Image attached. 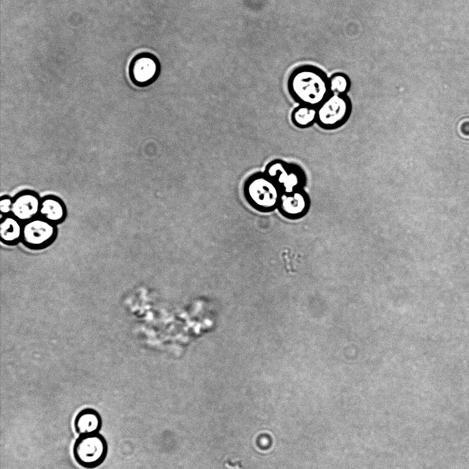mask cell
Instances as JSON below:
<instances>
[{
    "mask_svg": "<svg viewBox=\"0 0 469 469\" xmlns=\"http://www.w3.org/2000/svg\"><path fill=\"white\" fill-rule=\"evenodd\" d=\"M287 86L294 99L312 107L320 105L331 94L326 74L310 65L295 68L288 76Z\"/></svg>",
    "mask_w": 469,
    "mask_h": 469,
    "instance_id": "6da1fadb",
    "label": "cell"
},
{
    "mask_svg": "<svg viewBox=\"0 0 469 469\" xmlns=\"http://www.w3.org/2000/svg\"><path fill=\"white\" fill-rule=\"evenodd\" d=\"M280 190L277 184L264 173L251 175L244 186L247 201L262 212H270L278 207L282 195Z\"/></svg>",
    "mask_w": 469,
    "mask_h": 469,
    "instance_id": "7a4b0ae2",
    "label": "cell"
},
{
    "mask_svg": "<svg viewBox=\"0 0 469 469\" xmlns=\"http://www.w3.org/2000/svg\"><path fill=\"white\" fill-rule=\"evenodd\" d=\"M76 463L85 469L100 467L108 455V443L100 433L80 435L73 446Z\"/></svg>",
    "mask_w": 469,
    "mask_h": 469,
    "instance_id": "3957f363",
    "label": "cell"
},
{
    "mask_svg": "<svg viewBox=\"0 0 469 469\" xmlns=\"http://www.w3.org/2000/svg\"><path fill=\"white\" fill-rule=\"evenodd\" d=\"M161 73V63L152 53L142 52L136 55L130 62L129 75L133 83L139 87H146L153 83Z\"/></svg>",
    "mask_w": 469,
    "mask_h": 469,
    "instance_id": "277c9868",
    "label": "cell"
},
{
    "mask_svg": "<svg viewBox=\"0 0 469 469\" xmlns=\"http://www.w3.org/2000/svg\"><path fill=\"white\" fill-rule=\"evenodd\" d=\"M350 110L349 100L345 95L331 94L317 110V119L324 127H334L341 123Z\"/></svg>",
    "mask_w": 469,
    "mask_h": 469,
    "instance_id": "5b68a950",
    "label": "cell"
},
{
    "mask_svg": "<svg viewBox=\"0 0 469 469\" xmlns=\"http://www.w3.org/2000/svg\"><path fill=\"white\" fill-rule=\"evenodd\" d=\"M55 224L38 216L23 223L22 237L28 244L41 246L49 242L54 236Z\"/></svg>",
    "mask_w": 469,
    "mask_h": 469,
    "instance_id": "8992f818",
    "label": "cell"
},
{
    "mask_svg": "<svg viewBox=\"0 0 469 469\" xmlns=\"http://www.w3.org/2000/svg\"><path fill=\"white\" fill-rule=\"evenodd\" d=\"M41 198L34 191L25 190L13 197L11 215L22 223L39 216Z\"/></svg>",
    "mask_w": 469,
    "mask_h": 469,
    "instance_id": "52a82bcc",
    "label": "cell"
},
{
    "mask_svg": "<svg viewBox=\"0 0 469 469\" xmlns=\"http://www.w3.org/2000/svg\"><path fill=\"white\" fill-rule=\"evenodd\" d=\"M264 173L273 179L284 193L295 192L299 182L297 173L281 161L276 160L269 163Z\"/></svg>",
    "mask_w": 469,
    "mask_h": 469,
    "instance_id": "ba28073f",
    "label": "cell"
},
{
    "mask_svg": "<svg viewBox=\"0 0 469 469\" xmlns=\"http://www.w3.org/2000/svg\"><path fill=\"white\" fill-rule=\"evenodd\" d=\"M73 426L79 435L99 433L102 426V419L97 410L84 408L76 415Z\"/></svg>",
    "mask_w": 469,
    "mask_h": 469,
    "instance_id": "9c48e42d",
    "label": "cell"
},
{
    "mask_svg": "<svg viewBox=\"0 0 469 469\" xmlns=\"http://www.w3.org/2000/svg\"><path fill=\"white\" fill-rule=\"evenodd\" d=\"M66 215V206L60 198L52 195L41 198L40 217L56 224L63 221Z\"/></svg>",
    "mask_w": 469,
    "mask_h": 469,
    "instance_id": "30bf717a",
    "label": "cell"
},
{
    "mask_svg": "<svg viewBox=\"0 0 469 469\" xmlns=\"http://www.w3.org/2000/svg\"><path fill=\"white\" fill-rule=\"evenodd\" d=\"M306 205L304 195L300 192L295 191L292 193H283L278 207L285 216L297 217L304 212Z\"/></svg>",
    "mask_w": 469,
    "mask_h": 469,
    "instance_id": "8fae6325",
    "label": "cell"
},
{
    "mask_svg": "<svg viewBox=\"0 0 469 469\" xmlns=\"http://www.w3.org/2000/svg\"><path fill=\"white\" fill-rule=\"evenodd\" d=\"M23 223L12 215L1 217L0 236L6 243L16 241L22 237Z\"/></svg>",
    "mask_w": 469,
    "mask_h": 469,
    "instance_id": "7c38bea8",
    "label": "cell"
},
{
    "mask_svg": "<svg viewBox=\"0 0 469 469\" xmlns=\"http://www.w3.org/2000/svg\"><path fill=\"white\" fill-rule=\"evenodd\" d=\"M316 118L317 110L314 107L305 105L296 108L292 116L293 122L300 127L310 125Z\"/></svg>",
    "mask_w": 469,
    "mask_h": 469,
    "instance_id": "4fadbf2b",
    "label": "cell"
},
{
    "mask_svg": "<svg viewBox=\"0 0 469 469\" xmlns=\"http://www.w3.org/2000/svg\"><path fill=\"white\" fill-rule=\"evenodd\" d=\"M329 84L331 94L345 95L350 87V80L347 74L336 72L329 78Z\"/></svg>",
    "mask_w": 469,
    "mask_h": 469,
    "instance_id": "5bb4252c",
    "label": "cell"
},
{
    "mask_svg": "<svg viewBox=\"0 0 469 469\" xmlns=\"http://www.w3.org/2000/svg\"><path fill=\"white\" fill-rule=\"evenodd\" d=\"M13 197L8 195H3L0 199L1 217L11 215Z\"/></svg>",
    "mask_w": 469,
    "mask_h": 469,
    "instance_id": "9a60e30c",
    "label": "cell"
},
{
    "mask_svg": "<svg viewBox=\"0 0 469 469\" xmlns=\"http://www.w3.org/2000/svg\"><path fill=\"white\" fill-rule=\"evenodd\" d=\"M226 464L227 465V466H229V467H231V468H238V469L241 468V467L242 468L240 461L232 463L231 461H228L226 462Z\"/></svg>",
    "mask_w": 469,
    "mask_h": 469,
    "instance_id": "2e32d148",
    "label": "cell"
}]
</instances>
